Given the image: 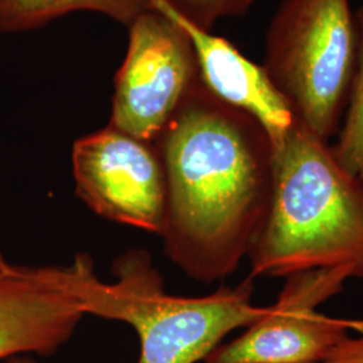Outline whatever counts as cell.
<instances>
[{
  "instance_id": "obj_6",
  "label": "cell",
  "mask_w": 363,
  "mask_h": 363,
  "mask_svg": "<svg viewBox=\"0 0 363 363\" xmlns=\"http://www.w3.org/2000/svg\"><path fill=\"white\" fill-rule=\"evenodd\" d=\"M128 50L115 77L109 124L155 143L198 74L186 33L154 9L128 26Z\"/></svg>"
},
{
  "instance_id": "obj_14",
  "label": "cell",
  "mask_w": 363,
  "mask_h": 363,
  "mask_svg": "<svg viewBox=\"0 0 363 363\" xmlns=\"http://www.w3.org/2000/svg\"><path fill=\"white\" fill-rule=\"evenodd\" d=\"M35 355H28V354H19V355H13L10 358H6L0 363H38V361L34 358Z\"/></svg>"
},
{
  "instance_id": "obj_12",
  "label": "cell",
  "mask_w": 363,
  "mask_h": 363,
  "mask_svg": "<svg viewBox=\"0 0 363 363\" xmlns=\"http://www.w3.org/2000/svg\"><path fill=\"white\" fill-rule=\"evenodd\" d=\"M172 10L205 30L220 19L240 16L259 0H164Z\"/></svg>"
},
{
  "instance_id": "obj_2",
  "label": "cell",
  "mask_w": 363,
  "mask_h": 363,
  "mask_svg": "<svg viewBox=\"0 0 363 363\" xmlns=\"http://www.w3.org/2000/svg\"><path fill=\"white\" fill-rule=\"evenodd\" d=\"M250 279L351 268L363 280V181L298 120L273 159L272 201Z\"/></svg>"
},
{
  "instance_id": "obj_10",
  "label": "cell",
  "mask_w": 363,
  "mask_h": 363,
  "mask_svg": "<svg viewBox=\"0 0 363 363\" xmlns=\"http://www.w3.org/2000/svg\"><path fill=\"white\" fill-rule=\"evenodd\" d=\"M147 10L150 0H0V33L30 31L77 11L104 13L128 27Z\"/></svg>"
},
{
  "instance_id": "obj_3",
  "label": "cell",
  "mask_w": 363,
  "mask_h": 363,
  "mask_svg": "<svg viewBox=\"0 0 363 363\" xmlns=\"http://www.w3.org/2000/svg\"><path fill=\"white\" fill-rule=\"evenodd\" d=\"M113 283L101 281L88 267L82 284V310L106 320L130 325L140 340L136 363H198L205 361L238 328L269 312L252 303L253 279L220 286L201 298L169 295L160 272L144 249H130L112 265Z\"/></svg>"
},
{
  "instance_id": "obj_13",
  "label": "cell",
  "mask_w": 363,
  "mask_h": 363,
  "mask_svg": "<svg viewBox=\"0 0 363 363\" xmlns=\"http://www.w3.org/2000/svg\"><path fill=\"white\" fill-rule=\"evenodd\" d=\"M322 363H363V334L346 337Z\"/></svg>"
},
{
  "instance_id": "obj_11",
  "label": "cell",
  "mask_w": 363,
  "mask_h": 363,
  "mask_svg": "<svg viewBox=\"0 0 363 363\" xmlns=\"http://www.w3.org/2000/svg\"><path fill=\"white\" fill-rule=\"evenodd\" d=\"M358 30L357 64L351 82L345 120L331 147L337 163L363 181V6L355 11Z\"/></svg>"
},
{
  "instance_id": "obj_9",
  "label": "cell",
  "mask_w": 363,
  "mask_h": 363,
  "mask_svg": "<svg viewBox=\"0 0 363 363\" xmlns=\"http://www.w3.org/2000/svg\"><path fill=\"white\" fill-rule=\"evenodd\" d=\"M150 4L175 22L190 39L202 84L223 103L256 118L269 136L273 155L280 151L296 116L265 67L250 61L228 39L183 18L164 0H150Z\"/></svg>"
},
{
  "instance_id": "obj_8",
  "label": "cell",
  "mask_w": 363,
  "mask_h": 363,
  "mask_svg": "<svg viewBox=\"0 0 363 363\" xmlns=\"http://www.w3.org/2000/svg\"><path fill=\"white\" fill-rule=\"evenodd\" d=\"M93 259L72 265H21L0 252V361L28 354L50 357L67 343L85 316L82 283Z\"/></svg>"
},
{
  "instance_id": "obj_5",
  "label": "cell",
  "mask_w": 363,
  "mask_h": 363,
  "mask_svg": "<svg viewBox=\"0 0 363 363\" xmlns=\"http://www.w3.org/2000/svg\"><path fill=\"white\" fill-rule=\"evenodd\" d=\"M355 277L351 268L313 269L286 277L269 312L244 334L220 343L205 363H322L352 333L363 334V319L318 311L325 300Z\"/></svg>"
},
{
  "instance_id": "obj_1",
  "label": "cell",
  "mask_w": 363,
  "mask_h": 363,
  "mask_svg": "<svg viewBox=\"0 0 363 363\" xmlns=\"http://www.w3.org/2000/svg\"><path fill=\"white\" fill-rule=\"evenodd\" d=\"M154 144L166 179V256L199 283L229 277L249 256L269 211V136L198 77Z\"/></svg>"
},
{
  "instance_id": "obj_7",
  "label": "cell",
  "mask_w": 363,
  "mask_h": 363,
  "mask_svg": "<svg viewBox=\"0 0 363 363\" xmlns=\"http://www.w3.org/2000/svg\"><path fill=\"white\" fill-rule=\"evenodd\" d=\"M78 198L100 217L162 234L166 179L154 143L108 124L73 145Z\"/></svg>"
},
{
  "instance_id": "obj_4",
  "label": "cell",
  "mask_w": 363,
  "mask_h": 363,
  "mask_svg": "<svg viewBox=\"0 0 363 363\" xmlns=\"http://www.w3.org/2000/svg\"><path fill=\"white\" fill-rule=\"evenodd\" d=\"M357 52L350 0H281L267 30L262 66L298 123L325 143L342 125Z\"/></svg>"
}]
</instances>
